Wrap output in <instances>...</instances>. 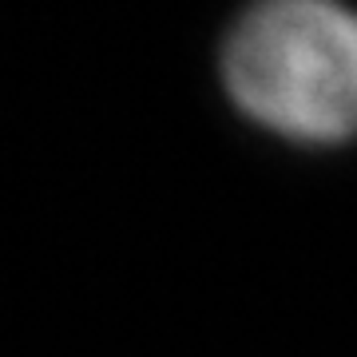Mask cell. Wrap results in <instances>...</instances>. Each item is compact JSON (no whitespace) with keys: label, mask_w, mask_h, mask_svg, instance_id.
Instances as JSON below:
<instances>
[{"label":"cell","mask_w":357,"mask_h":357,"mask_svg":"<svg viewBox=\"0 0 357 357\" xmlns=\"http://www.w3.org/2000/svg\"><path fill=\"white\" fill-rule=\"evenodd\" d=\"M222 88L270 135L333 147L357 135V8L255 0L227 32Z\"/></svg>","instance_id":"cell-1"}]
</instances>
